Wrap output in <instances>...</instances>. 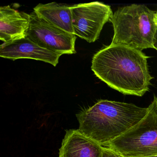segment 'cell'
Returning a JSON list of instances; mask_svg holds the SVG:
<instances>
[{
	"label": "cell",
	"instance_id": "6da1fadb",
	"mask_svg": "<svg viewBox=\"0 0 157 157\" xmlns=\"http://www.w3.org/2000/svg\"><path fill=\"white\" fill-rule=\"evenodd\" d=\"M149 58L140 50L111 44L94 56L91 70L112 89L141 97L149 90L153 78L148 67Z\"/></svg>",
	"mask_w": 157,
	"mask_h": 157
},
{
	"label": "cell",
	"instance_id": "7a4b0ae2",
	"mask_svg": "<svg viewBox=\"0 0 157 157\" xmlns=\"http://www.w3.org/2000/svg\"><path fill=\"white\" fill-rule=\"evenodd\" d=\"M148 107L101 100L76 114L79 130L102 147L124 134L147 114Z\"/></svg>",
	"mask_w": 157,
	"mask_h": 157
},
{
	"label": "cell",
	"instance_id": "3957f363",
	"mask_svg": "<svg viewBox=\"0 0 157 157\" xmlns=\"http://www.w3.org/2000/svg\"><path fill=\"white\" fill-rule=\"evenodd\" d=\"M155 14L144 5L134 4L118 8L110 20L114 29L111 44L141 51L153 48L157 30Z\"/></svg>",
	"mask_w": 157,
	"mask_h": 157
},
{
	"label": "cell",
	"instance_id": "277c9868",
	"mask_svg": "<svg viewBox=\"0 0 157 157\" xmlns=\"http://www.w3.org/2000/svg\"><path fill=\"white\" fill-rule=\"evenodd\" d=\"M146 116L134 127L105 145L124 157L157 155V96Z\"/></svg>",
	"mask_w": 157,
	"mask_h": 157
},
{
	"label": "cell",
	"instance_id": "5b68a950",
	"mask_svg": "<svg viewBox=\"0 0 157 157\" xmlns=\"http://www.w3.org/2000/svg\"><path fill=\"white\" fill-rule=\"evenodd\" d=\"M71 10L74 34L90 43L99 38L113 14L110 6L99 2L75 4Z\"/></svg>",
	"mask_w": 157,
	"mask_h": 157
},
{
	"label": "cell",
	"instance_id": "8992f818",
	"mask_svg": "<svg viewBox=\"0 0 157 157\" xmlns=\"http://www.w3.org/2000/svg\"><path fill=\"white\" fill-rule=\"evenodd\" d=\"M26 37L43 48L61 55L76 53L77 37L49 23L33 12Z\"/></svg>",
	"mask_w": 157,
	"mask_h": 157
},
{
	"label": "cell",
	"instance_id": "52a82bcc",
	"mask_svg": "<svg viewBox=\"0 0 157 157\" xmlns=\"http://www.w3.org/2000/svg\"><path fill=\"white\" fill-rule=\"evenodd\" d=\"M59 53L49 51L39 46L27 37L9 43H3L0 47V56L13 60L29 59L44 61L56 67L59 58Z\"/></svg>",
	"mask_w": 157,
	"mask_h": 157
},
{
	"label": "cell",
	"instance_id": "ba28073f",
	"mask_svg": "<svg viewBox=\"0 0 157 157\" xmlns=\"http://www.w3.org/2000/svg\"><path fill=\"white\" fill-rule=\"evenodd\" d=\"M30 25V14L10 6L0 8V39L4 43L26 37Z\"/></svg>",
	"mask_w": 157,
	"mask_h": 157
},
{
	"label": "cell",
	"instance_id": "9c48e42d",
	"mask_svg": "<svg viewBox=\"0 0 157 157\" xmlns=\"http://www.w3.org/2000/svg\"><path fill=\"white\" fill-rule=\"evenodd\" d=\"M102 147L78 129L66 130L59 157H101Z\"/></svg>",
	"mask_w": 157,
	"mask_h": 157
},
{
	"label": "cell",
	"instance_id": "30bf717a",
	"mask_svg": "<svg viewBox=\"0 0 157 157\" xmlns=\"http://www.w3.org/2000/svg\"><path fill=\"white\" fill-rule=\"evenodd\" d=\"M34 12L38 17L51 24L68 33L74 34L71 6L56 2L40 3L34 8Z\"/></svg>",
	"mask_w": 157,
	"mask_h": 157
},
{
	"label": "cell",
	"instance_id": "8fae6325",
	"mask_svg": "<svg viewBox=\"0 0 157 157\" xmlns=\"http://www.w3.org/2000/svg\"><path fill=\"white\" fill-rule=\"evenodd\" d=\"M101 157H124L117 152L106 147H102Z\"/></svg>",
	"mask_w": 157,
	"mask_h": 157
},
{
	"label": "cell",
	"instance_id": "7c38bea8",
	"mask_svg": "<svg viewBox=\"0 0 157 157\" xmlns=\"http://www.w3.org/2000/svg\"><path fill=\"white\" fill-rule=\"evenodd\" d=\"M153 48L157 50V30L154 36V41H153Z\"/></svg>",
	"mask_w": 157,
	"mask_h": 157
},
{
	"label": "cell",
	"instance_id": "4fadbf2b",
	"mask_svg": "<svg viewBox=\"0 0 157 157\" xmlns=\"http://www.w3.org/2000/svg\"><path fill=\"white\" fill-rule=\"evenodd\" d=\"M154 21H155V23H156V25H157V12L155 13V19H154Z\"/></svg>",
	"mask_w": 157,
	"mask_h": 157
},
{
	"label": "cell",
	"instance_id": "5bb4252c",
	"mask_svg": "<svg viewBox=\"0 0 157 157\" xmlns=\"http://www.w3.org/2000/svg\"><path fill=\"white\" fill-rule=\"evenodd\" d=\"M157 157V155H152V156H144V157Z\"/></svg>",
	"mask_w": 157,
	"mask_h": 157
}]
</instances>
